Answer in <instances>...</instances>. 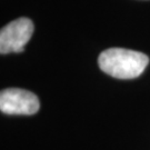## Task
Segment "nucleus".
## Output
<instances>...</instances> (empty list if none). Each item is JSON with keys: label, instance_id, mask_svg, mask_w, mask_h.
<instances>
[{"label": "nucleus", "instance_id": "3", "mask_svg": "<svg viewBox=\"0 0 150 150\" xmlns=\"http://www.w3.org/2000/svg\"><path fill=\"white\" fill-rule=\"evenodd\" d=\"M40 108L38 97L31 91L9 88L0 93V110L7 115H35Z\"/></svg>", "mask_w": 150, "mask_h": 150}, {"label": "nucleus", "instance_id": "1", "mask_svg": "<svg viewBox=\"0 0 150 150\" xmlns=\"http://www.w3.org/2000/svg\"><path fill=\"white\" fill-rule=\"evenodd\" d=\"M98 64L107 75L118 79L139 77L149 64L148 56L139 51L123 48H110L102 51Z\"/></svg>", "mask_w": 150, "mask_h": 150}, {"label": "nucleus", "instance_id": "2", "mask_svg": "<svg viewBox=\"0 0 150 150\" xmlns=\"http://www.w3.org/2000/svg\"><path fill=\"white\" fill-rule=\"evenodd\" d=\"M33 33V23L29 18L21 17L9 22L0 31V54L22 52Z\"/></svg>", "mask_w": 150, "mask_h": 150}]
</instances>
